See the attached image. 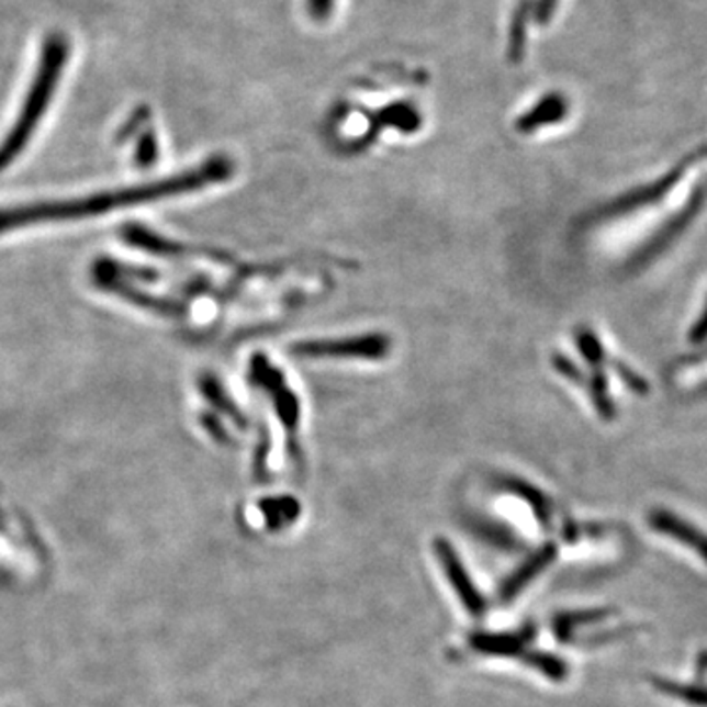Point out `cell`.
Wrapping results in <instances>:
<instances>
[{
	"instance_id": "cell-7",
	"label": "cell",
	"mask_w": 707,
	"mask_h": 707,
	"mask_svg": "<svg viewBox=\"0 0 707 707\" xmlns=\"http://www.w3.org/2000/svg\"><path fill=\"white\" fill-rule=\"evenodd\" d=\"M532 629H521L515 633L474 635L465 642V649L482 656H519L525 644L530 641Z\"/></svg>"
},
{
	"instance_id": "cell-15",
	"label": "cell",
	"mask_w": 707,
	"mask_h": 707,
	"mask_svg": "<svg viewBox=\"0 0 707 707\" xmlns=\"http://www.w3.org/2000/svg\"><path fill=\"white\" fill-rule=\"evenodd\" d=\"M557 7H559V0H537L532 2V19L539 24H547L552 20Z\"/></svg>"
},
{
	"instance_id": "cell-5",
	"label": "cell",
	"mask_w": 707,
	"mask_h": 707,
	"mask_svg": "<svg viewBox=\"0 0 707 707\" xmlns=\"http://www.w3.org/2000/svg\"><path fill=\"white\" fill-rule=\"evenodd\" d=\"M390 350V343L380 335L356 336L345 340H325L299 345L295 352L301 356H335V358H383Z\"/></svg>"
},
{
	"instance_id": "cell-14",
	"label": "cell",
	"mask_w": 707,
	"mask_h": 707,
	"mask_svg": "<svg viewBox=\"0 0 707 707\" xmlns=\"http://www.w3.org/2000/svg\"><path fill=\"white\" fill-rule=\"evenodd\" d=\"M336 0H307V12L315 22H326L335 12Z\"/></svg>"
},
{
	"instance_id": "cell-6",
	"label": "cell",
	"mask_w": 707,
	"mask_h": 707,
	"mask_svg": "<svg viewBox=\"0 0 707 707\" xmlns=\"http://www.w3.org/2000/svg\"><path fill=\"white\" fill-rule=\"evenodd\" d=\"M649 523L654 530H659L662 535L671 537V539L678 540L680 545L688 547L698 554L699 559L707 562V535L702 530L696 529L694 525L684 521L678 515L664 509H654L649 515Z\"/></svg>"
},
{
	"instance_id": "cell-1",
	"label": "cell",
	"mask_w": 707,
	"mask_h": 707,
	"mask_svg": "<svg viewBox=\"0 0 707 707\" xmlns=\"http://www.w3.org/2000/svg\"><path fill=\"white\" fill-rule=\"evenodd\" d=\"M233 171L231 159L216 156L181 176L126 187L122 191L97 193L81 199H69V201L36 203V205L16 206V209H0V234L32 226V224L64 223V221H75V218H85L94 214L112 213L116 209H128V206L142 205L158 199L186 195L203 187L223 183L233 177Z\"/></svg>"
},
{
	"instance_id": "cell-16",
	"label": "cell",
	"mask_w": 707,
	"mask_h": 707,
	"mask_svg": "<svg viewBox=\"0 0 707 707\" xmlns=\"http://www.w3.org/2000/svg\"><path fill=\"white\" fill-rule=\"evenodd\" d=\"M689 343L692 345H702V343H706L707 340V305L706 308H704V313H702V317L696 321V325L692 326V330H689Z\"/></svg>"
},
{
	"instance_id": "cell-3",
	"label": "cell",
	"mask_w": 707,
	"mask_h": 707,
	"mask_svg": "<svg viewBox=\"0 0 707 707\" xmlns=\"http://www.w3.org/2000/svg\"><path fill=\"white\" fill-rule=\"evenodd\" d=\"M706 156L707 148H699L698 152L689 154V156L680 161L678 166H674L666 176L659 177V179H654L647 186L637 187L633 191H629V193H625L619 199L611 201L609 205L596 214V218H617V216H624V214L639 213L642 209H649L654 203H659L662 199L671 195L676 186L684 181V176L688 173V169L698 166L699 159L706 158Z\"/></svg>"
},
{
	"instance_id": "cell-4",
	"label": "cell",
	"mask_w": 707,
	"mask_h": 707,
	"mask_svg": "<svg viewBox=\"0 0 707 707\" xmlns=\"http://www.w3.org/2000/svg\"><path fill=\"white\" fill-rule=\"evenodd\" d=\"M433 550H435V554H437L438 564L442 566L445 574H447L448 584H450L452 590L457 592L460 605L464 607L470 617H474V619L484 617V597H482V594L478 592V587L472 584V580H470L468 572H465L464 564H462L457 554H454V549L448 545V540H435Z\"/></svg>"
},
{
	"instance_id": "cell-9",
	"label": "cell",
	"mask_w": 707,
	"mask_h": 707,
	"mask_svg": "<svg viewBox=\"0 0 707 707\" xmlns=\"http://www.w3.org/2000/svg\"><path fill=\"white\" fill-rule=\"evenodd\" d=\"M568 99L562 93H549L542 97L527 114L517 121V131H539L547 124H557L566 119Z\"/></svg>"
},
{
	"instance_id": "cell-13",
	"label": "cell",
	"mask_w": 707,
	"mask_h": 707,
	"mask_svg": "<svg viewBox=\"0 0 707 707\" xmlns=\"http://www.w3.org/2000/svg\"><path fill=\"white\" fill-rule=\"evenodd\" d=\"M158 158V142L154 138V134L149 132L144 138H142L141 144H138V152H136V161L141 166H149L154 164Z\"/></svg>"
},
{
	"instance_id": "cell-10",
	"label": "cell",
	"mask_w": 707,
	"mask_h": 707,
	"mask_svg": "<svg viewBox=\"0 0 707 707\" xmlns=\"http://www.w3.org/2000/svg\"><path fill=\"white\" fill-rule=\"evenodd\" d=\"M532 19V0H519L509 26V59L521 61L527 40V22Z\"/></svg>"
},
{
	"instance_id": "cell-12",
	"label": "cell",
	"mask_w": 707,
	"mask_h": 707,
	"mask_svg": "<svg viewBox=\"0 0 707 707\" xmlns=\"http://www.w3.org/2000/svg\"><path fill=\"white\" fill-rule=\"evenodd\" d=\"M651 682L654 688L661 689L662 694H666V696L682 699V702L694 704V706L707 707V688L688 686V684H676V682L664 678H652Z\"/></svg>"
},
{
	"instance_id": "cell-2",
	"label": "cell",
	"mask_w": 707,
	"mask_h": 707,
	"mask_svg": "<svg viewBox=\"0 0 707 707\" xmlns=\"http://www.w3.org/2000/svg\"><path fill=\"white\" fill-rule=\"evenodd\" d=\"M71 52H74L71 37L61 30H49V34L42 40L36 74L20 109L19 119L0 146V171L9 168L10 164L22 154V149L29 146L30 138L34 136L37 124L44 119L47 106L56 94L61 75L66 74Z\"/></svg>"
},
{
	"instance_id": "cell-11",
	"label": "cell",
	"mask_w": 707,
	"mask_h": 707,
	"mask_svg": "<svg viewBox=\"0 0 707 707\" xmlns=\"http://www.w3.org/2000/svg\"><path fill=\"white\" fill-rule=\"evenodd\" d=\"M299 515L298 502L293 500H266L261 502V517L270 530H280L295 521Z\"/></svg>"
},
{
	"instance_id": "cell-8",
	"label": "cell",
	"mask_w": 707,
	"mask_h": 707,
	"mask_svg": "<svg viewBox=\"0 0 707 707\" xmlns=\"http://www.w3.org/2000/svg\"><path fill=\"white\" fill-rule=\"evenodd\" d=\"M554 557H557V547L554 545H545L542 549L537 550L532 557H529L523 566L517 568L512 576L505 580L502 592H500V597H502L503 602H512V599L519 596L523 590L529 586L530 582L539 576L545 568L549 566Z\"/></svg>"
}]
</instances>
